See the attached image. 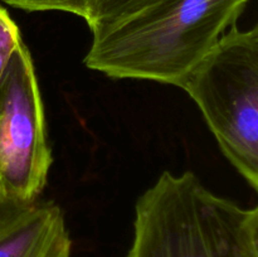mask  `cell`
<instances>
[{"label": "cell", "mask_w": 258, "mask_h": 257, "mask_svg": "<svg viewBox=\"0 0 258 257\" xmlns=\"http://www.w3.org/2000/svg\"><path fill=\"white\" fill-rule=\"evenodd\" d=\"M251 0H155L92 34L87 68L111 78L178 86Z\"/></svg>", "instance_id": "6da1fadb"}, {"label": "cell", "mask_w": 258, "mask_h": 257, "mask_svg": "<svg viewBox=\"0 0 258 257\" xmlns=\"http://www.w3.org/2000/svg\"><path fill=\"white\" fill-rule=\"evenodd\" d=\"M127 257H258V209L217 196L191 171H163L136 202Z\"/></svg>", "instance_id": "7a4b0ae2"}, {"label": "cell", "mask_w": 258, "mask_h": 257, "mask_svg": "<svg viewBox=\"0 0 258 257\" xmlns=\"http://www.w3.org/2000/svg\"><path fill=\"white\" fill-rule=\"evenodd\" d=\"M222 153L258 189V27L233 25L184 77Z\"/></svg>", "instance_id": "3957f363"}, {"label": "cell", "mask_w": 258, "mask_h": 257, "mask_svg": "<svg viewBox=\"0 0 258 257\" xmlns=\"http://www.w3.org/2000/svg\"><path fill=\"white\" fill-rule=\"evenodd\" d=\"M50 165L39 86L22 42L0 80V203L37 201Z\"/></svg>", "instance_id": "277c9868"}, {"label": "cell", "mask_w": 258, "mask_h": 257, "mask_svg": "<svg viewBox=\"0 0 258 257\" xmlns=\"http://www.w3.org/2000/svg\"><path fill=\"white\" fill-rule=\"evenodd\" d=\"M64 214L53 202L0 203V257H71Z\"/></svg>", "instance_id": "5b68a950"}, {"label": "cell", "mask_w": 258, "mask_h": 257, "mask_svg": "<svg viewBox=\"0 0 258 257\" xmlns=\"http://www.w3.org/2000/svg\"><path fill=\"white\" fill-rule=\"evenodd\" d=\"M155 0H96L87 23L91 33L101 32L110 25L135 14Z\"/></svg>", "instance_id": "8992f818"}, {"label": "cell", "mask_w": 258, "mask_h": 257, "mask_svg": "<svg viewBox=\"0 0 258 257\" xmlns=\"http://www.w3.org/2000/svg\"><path fill=\"white\" fill-rule=\"evenodd\" d=\"M3 2L27 12L60 10V12L72 13L87 22L96 0H3Z\"/></svg>", "instance_id": "52a82bcc"}, {"label": "cell", "mask_w": 258, "mask_h": 257, "mask_svg": "<svg viewBox=\"0 0 258 257\" xmlns=\"http://www.w3.org/2000/svg\"><path fill=\"white\" fill-rule=\"evenodd\" d=\"M22 42L18 25L10 18L9 13L0 7V80Z\"/></svg>", "instance_id": "ba28073f"}]
</instances>
